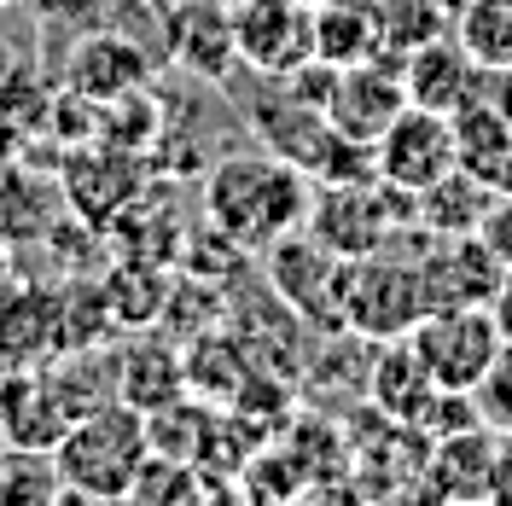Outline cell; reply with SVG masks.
Here are the masks:
<instances>
[{"label":"cell","mask_w":512,"mask_h":506,"mask_svg":"<svg viewBox=\"0 0 512 506\" xmlns=\"http://www.w3.org/2000/svg\"><path fill=\"white\" fill-rule=\"evenodd\" d=\"M309 175L297 163L256 152V158H222L204 181V216L239 251H268L280 233L303 227L309 216Z\"/></svg>","instance_id":"6da1fadb"},{"label":"cell","mask_w":512,"mask_h":506,"mask_svg":"<svg viewBox=\"0 0 512 506\" xmlns=\"http://www.w3.org/2000/svg\"><path fill=\"white\" fill-rule=\"evenodd\" d=\"M152 454L146 437V413L128 408V402H105L70 419L59 443H53V466H59L64 495L76 501H117L134 489L140 460Z\"/></svg>","instance_id":"7a4b0ae2"},{"label":"cell","mask_w":512,"mask_h":506,"mask_svg":"<svg viewBox=\"0 0 512 506\" xmlns=\"http://www.w3.org/2000/svg\"><path fill=\"white\" fill-rule=\"evenodd\" d=\"M303 227L338 256H379L396 245L402 227H419V192L390 187L384 175H355V181H320L309 192Z\"/></svg>","instance_id":"3957f363"},{"label":"cell","mask_w":512,"mask_h":506,"mask_svg":"<svg viewBox=\"0 0 512 506\" xmlns=\"http://www.w3.org/2000/svg\"><path fill=\"white\" fill-rule=\"evenodd\" d=\"M262 256H268V285L286 303V315L309 320V326H326V332H344V274H350V256L320 245L309 227L280 233Z\"/></svg>","instance_id":"277c9868"},{"label":"cell","mask_w":512,"mask_h":506,"mask_svg":"<svg viewBox=\"0 0 512 506\" xmlns=\"http://www.w3.org/2000/svg\"><path fill=\"white\" fill-rule=\"evenodd\" d=\"M425 315L419 303V274L402 256H355L344 274V332L361 344H384V338H408L414 320Z\"/></svg>","instance_id":"5b68a950"},{"label":"cell","mask_w":512,"mask_h":506,"mask_svg":"<svg viewBox=\"0 0 512 506\" xmlns=\"http://www.w3.org/2000/svg\"><path fill=\"white\" fill-rule=\"evenodd\" d=\"M408 344L437 379V390H478L489 361L501 355V326L489 309H431L414 320Z\"/></svg>","instance_id":"8992f818"},{"label":"cell","mask_w":512,"mask_h":506,"mask_svg":"<svg viewBox=\"0 0 512 506\" xmlns=\"http://www.w3.org/2000/svg\"><path fill=\"white\" fill-rule=\"evenodd\" d=\"M233 53L251 76L280 82L315 59V12L297 0H233Z\"/></svg>","instance_id":"52a82bcc"},{"label":"cell","mask_w":512,"mask_h":506,"mask_svg":"<svg viewBox=\"0 0 512 506\" xmlns=\"http://www.w3.org/2000/svg\"><path fill=\"white\" fill-rule=\"evenodd\" d=\"M414 274L425 315L431 309H489L501 280H507V262L489 251L478 233H466V239H431L414 256Z\"/></svg>","instance_id":"ba28073f"},{"label":"cell","mask_w":512,"mask_h":506,"mask_svg":"<svg viewBox=\"0 0 512 506\" xmlns=\"http://www.w3.org/2000/svg\"><path fill=\"white\" fill-rule=\"evenodd\" d=\"M373 169L390 187L425 192L431 181H443L448 169H454V123H448L443 111L402 105L396 123L373 140Z\"/></svg>","instance_id":"9c48e42d"},{"label":"cell","mask_w":512,"mask_h":506,"mask_svg":"<svg viewBox=\"0 0 512 506\" xmlns=\"http://www.w3.org/2000/svg\"><path fill=\"white\" fill-rule=\"evenodd\" d=\"M408 105V88H402V64L390 59H367V64H344L332 94H326V123L338 128L344 140H361L373 146L384 128L396 123V111Z\"/></svg>","instance_id":"30bf717a"},{"label":"cell","mask_w":512,"mask_h":506,"mask_svg":"<svg viewBox=\"0 0 512 506\" xmlns=\"http://www.w3.org/2000/svg\"><path fill=\"white\" fill-rule=\"evenodd\" d=\"M495 460H501V431H489V425L431 437L419 489L437 501H495Z\"/></svg>","instance_id":"8fae6325"},{"label":"cell","mask_w":512,"mask_h":506,"mask_svg":"<svg viewBox=\"0 0 512 506\" xmlns=\"http://www.w3.org/2000/svg\"><path fill=\"white\" fill-rule=\"evenodd\" d=\"M402 88H408V105H425V111L454 117L466 99L489 94V70H483V64L454 41V30H448V35L425 41V47H414V53L402 59Z\"/></svg>","instance_id":"7c38bea8"},{"label":"cell","mask_w":512,"mask_h":506,"mask_svg":"<svg viewBox=\"0 0 512 506\" xmlns=\"http://www.w3.org/2000/svg\"><path fill=\"white\" fill-rule=\"evenodd\" d=\"M274 94H280V99H262V105L251 111V123H256V134H262V146H268L274 158L297 163L309 181H320L344 134L326 123V111H320V105H303V99H291L286 88H274Z\"/></svg>","instance_id":"4fadbf2b"},{"label":"cell","mask_w":512,"mask_h":506,"mask_svg":"<svg viewBox=\"0 0 512 506\" xmlns=\"http://www.w3.org/2000/svg\"><path fill=\"white\" fill-rule=\"evenodd\" d=\"M163 41H169V59L187 64L204 82H222L239 64V53H233V6H222V0H169Z\"/></svg>","instance_id":"5bb4252c"},{"label":"cell","mask_w":512,"mask_h":506,"mask_svg":"<svg viewBox=\"0 0 512 506\" xmlns=\"http://www.w3.org/2000/svg\"><path fill=\"white\" fill-rule=\"evenodd\" d=\"M367 396H373V413H384L390 425H408L414 431L419 413L431 408V396H437V379L425 373V361L414 355L408 338H384V344H373Z\"/></svg>","instance_id":"9a60e30c"},{"label":"cell","mask_w":512,"mask_h":506,"mask_svg":"<svg viewBox=\"0 0 512 506\" xmlns=\"http://www.w3.org/2000/svg\"><path fill=\"white\" fill-rule=\"evenodd\" d=\"M448 123H454V163H460L466 175L489 181L495 192L507 187V169H512V123H507V111H501L489 94H478V99H466Z\"/></svg>","instance_id":"2e32d148"},{"label":"cell","mask_w":512,"mask_h":506,"mask_svg":"<svg viewBox=\"0 0 512 506\" xmlns=\"http://www.w3.org/2000/svg\"><path fill=\"white\" fill-rule=\"evenodd\" d=\"M495 198H501V192L489 187V181L466 175V169L454 163L443 181H431V187L419 192V227H425L431 239H466V233L483 227V216H489Z\"/></svg>","instance_id":"e0dca14e"},{"label":"cell","mask_w":512,"mask_h":506,"mask_svg":"<svg viewBox=\"0 0 512 506\" xmlns=\"http://www.w3.org/2000/svg\"><path fill=\"white\" fill-rule=\"evenodd\" d=\"M70 82L88 99H134L146 82V59L123 35H88L70 59Z\"/></svg>","instance_id":"ac0fdd59"},{"label":"cell","mask_w":512,"mask_h":506,"mask_svg":"<svg viewBox=\"0 0 512 506\" xmlns=\"http://www.w3.org/2000/svg\"><path fill=\"white\" fill-rule=\"evenodd\" d=\"M315 12V59L326 64H367L379 59V12L373 0H320Z\"/></svg>","instance_id":"d6986e66"},{"label":"cell","mask_w":512,"mask_h":506,"mask_svg":"<svg viewBox=\"0 0 512 506\" xmlns=\"http://www.w3.org/2000/svg\"><path fill=\"white\" fill-rule=\"evenodd\" d=\"M373 12H379V59L390 64H402L414 47L454 30V12L443 0H373Z\"/></svg>","instance_id":"ffe728a7"},{"label":"cell","mask_w":512,"mask_h":506,"mask_svg":"<svg viewBox=\"0 0 512 506\" xmlns=\"http://www.w3.org/2000/svg\"><path fill=\"white\" fill-rule=\"evenodd\" d=\"M454 41L483 70H507L512 64V0H466L454 12Z\"/></svg>","instance_id":"44dd1931"},{"label":"cell","mask_w":512,"mask_h":506,"mask_svg":"<svg viewBox=\"0 0 512 506\" xmlns=\"http://www.w3.org/2000/svg\"><path fill=\"white\" fill-rule=\"evenodd\" d=\"M478 413L489 431H512V344H501V355L489 361V373L478 379Z\"/></svg>","instance_id":"7402d4cb"},{"label":"cell","mask_w":512,"mask_h":506,"mask_svg":"<svg viewBox=\"0 0 512 506\" xmlns=\"http://www.w3.org/2000/svg\"><path fill=\"white\" fill-rule=\"evenodd\" d=\"M489 315L501 326V344H512V268H507V280H501V291H495V303H489Z\"/></svg>","instance_id":"603a6c76"},{"label":"cell","mask_w":512,"mask_h":506,"mask_svg":"<svg viewBox=\"0 0 512 506\" xmlns=\"http://www.w3.org/2000/svg\"><path fill=\"white\" fill-rule=\"evenodd\" d=\"M495 501H512V431H501V460H495Z\"/></svg>","instance_id":"cb8c5ba5"},{"label":"cell","mask_w":512,"mask_h":506,"mask_svg":"<svg viewBox=\"0 0 512 506\" xmlns=\"http://www.w3.org/2000/svg\"><path fill=\"white\" fill-rule=\"evenodd\" d=\"M443 6H448V12H460V6H466V0H443Z\"/></svg>","instance_id":"d4e9b609"},{"label":"cell","mask_w":512,"mask_h":506,"mask_svg":"<svg viewBox=\"0 0 512 506\" xmlns=\"http://www.w3.org/2000/svg\"><path fill=\"white\" fill-rule=\"evenodd\" d=\"M501 192H512V169H507V187H501Z\"/></svg>","instance_id":"484cf974"},{"label":"cell","mask_w":512,"mask_h":506,"mask_svg":"<svg viewBox=\"0 0 512 506\" xmlns=\"http://www.w3.org/2000/svg\"><path fill=\"white\" fill-rule=\"evenodd\" d=\"M0 6H24V0H0Z\"/></svg>","instance_id":"4316f807"},{"label":"cell","mask_w":512,"mask_h":506,"mask_svg":"<svg viewBox=\"0 0 512 506\" xmlns=\"http://www.w3.org/2000/svg\"><path fill=\"white\" fill-rule=\"evenodd\" d=\"M297 6H320V0H297Z\"/></svg>","instance_id":"83f0119b"},{"label":"cell","mask_w":512,"mask_h":506,"mask_svg":"<svg viewBox=\"0 0 512 506\" xmlns=\"http://www.w3.org/2000/svg\"><path fill=\"white\" fill-rule=\"evenodd\" d=\"M222 6H233V0H222Z\"/></svg>","instance_id":"f1b7e54d"},{"label":"cell","mask_w":512,"mask_h":506,"mask_svg":"<svg viewBox=\"0 0 512 506\" xmlns=\"http://www.w3.org/2000/svg\"><path fill=\"white\" fill-rule=\"evenodd\" d=\"M158 6H169V0H158Z\"/></svg>","instance_id":"f546056e"}]
</instances>
